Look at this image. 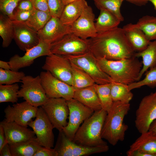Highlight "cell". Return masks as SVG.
Returning <instances> with one entry per match:
<instances>
[{"instance_id": "7c38bea8", "label": "cell", "mask_w": 156, "mask_h": 156, "mask_svg": "<svg viewBox=\"0 0 156 156\" xmlns=\"http://www.w3.org/2000/svg\"><path fill=\"white\" fill-rule=\"evenodd\" d=\"M39 75L48 98H63L66 100L73 98L75 90L72 86L57 79L48 71H42Z\"/></svg>"}, {"instance_id": "7bdbcfd3", "label": "cell", "mask_w": 156, "mask_h": 156, "mask_svg": "<svg viewBox=\"0 0 156 156\" xmlns=\"http://www.w3.org/2000/svg\"><path fill=\"white\" fill-rule=\"evenodd\" d=\"M34 8L49 13L48 0H30Z\"/></svg>"}, {"instance_id": "836d02e7", "label": "cell", "mask_w": 156, "mask_h": 156, "mask_svg": "<svg viewBox=\"0 0 156 156\" xmlns=\"http://www.w3.org/2000/svg\"><path fill=\"white\" fill-rule=\"evenodd\" d=\"M19 87L17 83L10 85H0V103H16L18 99Z\"/></svg>"}, {"instance_id": "3957f363", "label": "cell", "mask_w": 156, "mask_h": 156, "mask_svg": "<svg viewBox=\"0 0 156 156\" xmlns=\"http://www.w3.org/2000/svg\"><path fill=\"white\" fill-rule=\"evenodd\" d=\"M129 103L114 102L107 113L101 132V137L113 146L123 141L128 126L124 122L125 116L130 109Z\"/></svg>"}, {"instance_id": "d590c367", "label": "cell", "mask_w": 156, "mask_h": 156, "mask_svg": "<svg viewBox=\"0 0 156 156\" xmlns=\"http://www.w3.org/2000/svg\"><path fill=\"white\" fill-rule=\"evenodd\" d=\"M73 156H85L92 154L105 152L109 150L107 145L98 146H88L77 144L72 141Z\"/></svg>"}, {"instance_id": "ab89813d", "label": "cell", "mask_w": 156, "mask_h": 156, "mask_svg": "<svg viewBox=\"0 0 156 156\" xmlns=\"http://www.w3.org/2000/svg\"><path fill=\"white\" fill-rule=\"evenodd\" d=\"M48 3L51 16L59 18L65 6L62 0H48Z\"/></svg>"}, {"instance_id": "d6986e66", "label": "cell", "mask_w": 156, "mask_h": 156, "mask_svg": "<svg viewBox=\"0 0 156 156\" xmlns=\"http://www.w3.org/2000/svg\"><path fill=\"white\" fill-rule=\"evenodd\" d=\"M5 133L6 142L10 144L28 140L35 138L33 131L14 122L4 119L0 123Z\"/></svg>"}, {"instance_id": "f907efd6", "label": "cell", "mask_w": 156, "mask_h": 156, "mask_svg": "<svg viewBox=\"0 0 156 156\" xmlns=\"http://www.w3.org/2000/svg\"><path fill=\"white\" fill-rule=\"evenodd\" d=\"M148 130L156 133V119L151 124Z\"/></svg>"}, {"instance_id": "e0dca14e", "label": "cell", "mask_w": 156, "mask_h": 156, "mask_svg": "<svg viewBox=\"0 0 156 156\" xmlns=\"http://www.w3.org/2000/svg\"><path fill=\"white\" fill-rule=\"evenodd\" d=\"M13 22V39L20 49L26 51L38 44L40 38L37 31L30 27L25 22Z\"/></svg>"}, {"instance_id": "f6af8a7d", "label": "cell", "mask_w": 156, "mask_h": 156, "mask_svg": "<svg viewBox=\"0 0 156 156\" xmlns=\"http://www.w3.org/2000/svg\"><path fill=\"white\" fill-rule=\"evenodd\" d=\"M126 153L128 156H151L148 153L138 150H129Z\"/></svg>"}, {"instance_id": "7a4b0ae2", "label": "cell", "mask_w": 156, "mask_h": 156, "mask_svg": "<svg viewBox=\"0 0 156 156\" xmlns=\"http://www.w3.org/2000/svg\"><path fill=\"white\" fill-rule=\"evenodd\" d=\"M101 68L108 75L113 82L129 85L138 81L142 66V61L134 57L118 60H109L104 58L97 59Z\"/></svg>"}, {"instance_id": "5b68a950", "label": "cell", "mask_w": 156, "mask_h": 156, "mask_svg": "<svg viewBox=\"0 0 156 156\" xmlns=\"http://www.w3.org/2000/svg\"><path fill=\"white\" fill-rule=\"evenodd\" d=\"M63 56L86 72L96 83L103 84L113 82L111 77L101 68L97 59L90 51L78 55Z\"/></svg>"}, {"instance_id": "ee69618b", "label": "cell", "mask_w": 156, "mask_h": 156, "mask_svg": "<svg viewBox=\"0 0 156 156\" xmlns=\"http://www.w3.org/2000/svg\"><path fill=\"white\" fill-rule=\"evenodd\" d=\"M34 8L30 0H21L16 9L23 10L31 11Z\"/></svg>"}, {"instance_id": "8d00e7d4", "label": "cell", "mask_w": 156, "mask_h": 156, "mask_svg": "<svg viewBox=\"0 0 156 156\" xmlns=\"http://www.w3.org/2000/svg\"><path fill=\"white\" fill-rule=\"evenodd\" d=\"M145 73V77L143 79L128 85L130 90L139 88L145 86L151 88L156 87V67L149 69Z\"/></svg>"}, {"instance_id": "44dd1931", "label": "cell", "mask_w": 156, "mask_h": 156, "mask_svg": "<svg viewBox=\"0 0 156 156\" xmlns=\"http://www.w3.org/2000/svg\"><path fill=\"white\" fill-rule=\"evenodd\" d=\"M73 98L94 112L102 109L94 85L75 90Z\"/></svg>"}, {"instance_id": "277c9868", "label": "cell", "mask_w": 156, "mask_h": 156, "mask_svg": "<svg viewBox=\"0 0 156 156\" xmlns=\"http://www.w3.org/2000/svg\"><path fill=\"white\" fill-rule=\"evenodd\" d=\"M107 112L103 109L95 111L81 125L72 141L81 146H98L107 145L101 132Z\"/></svg>"}, {"instance_id": "8fae6325", "label": "cell", "mask_w": 156, "mask_h": 156, "mask_svg": "<svg viewBox=\"0 0 156 156\" xmlns=\"http://www.w3.org/2000/svg\"><path fill=\"white\" fill-rule=\"evenodd\" d=\"M66 101L63 98H49L41 106L54 128L59 131L68 124L69 110Z\"/></svg>"}, {"instance_id": "83f0119b", "label": "cell", "mask_w": 156, "mask_h": 156, "mask_svg": "<svg viewBox=\"0 0 156 156\" xmlns=\"http://www.w3.org/2000/svg\"><path fill=\"white\" fill-rule=\"evenodd\" d=\"M131 91L128 85L113 81L111 83V94L113 102L129 103L133 97Z\"/></svg>"}, {"instance_id": "ffe728a7", "label": "cell", "mask_w": 156, "mask_h": 156, "mask_svg": "<svg viewBox=\"0 0 156 156\" xmlns=\"http://www.w3.org/2000/svg\"><path fill=\"white\" fill-rule=\"evenodd\" d=\"M122 28L129 42L135 52L143 50L151 41L135 24L130 23Z\"/></svg>"}, {"instance_id": "4fadbf2b", "label": "cell", "mask_w": 156, "mask_h": 156, "mask_svg": "<svg viewBox=\"0 0 156 156\" xmlns=\"http://www.w3.org/2000/svg\"><path fill=\"white\" fill-rule=\"evenodd\" d=\"M42 68L59 80L72 85L71 64L64 56L53 53L47 56Z\"/></svg>"}, {"instance_id": "f35d334b", "label": "cell", "mask_w": 156, "mask_h": 156, "mask_svg": "<svg viewBox=\"0 0 156 156\" xmlns=\"http://www.w3.org/2000/svg\"><path fill=\"white\" fill-rule=\"evenodd\" d=\"M21 0H0V10L1 13L13 21L14 12Z\"/></svg>"}, {"instance_id": "60d3db41", "label": "cell", "mask_w": 156, "mask_h": 156, "mask_svg": "<svg viewBox=\"0 0 156 156\" xmlns=\"http://www.w3.org/2000/svg\"><path fill=\"white\" fill-rule=\"evenodd\" d=\"M32 10L25 11L16 9L14 12L13 21L25 22L30 17Z\"/></svg>"}, {"instance_id": "c3c4849f", "label": "cell", "mask_w": 156, "mask_h": 156, "mask_svg": "<svg viewBox=\"0 0 156 156\" xmlns=\"http://www.w3.org/2000/svg\"><path fill=\"white\" fill-rule=\"evenodd\" d=\"M131 3L138 6L145 5L148 2L147 0H125Z\"/></svg>"}, {"instance_id": "2e32d148", "label": "cell", "mask_w": 156, "mask_h": 156, "mask_svg": "<svg viewBox=\"0 0 156 156\" xmlns=\"http://www.w3.org/2000/svg\"><path fill=\"white\" fill-rule=\"evenodd\" d=\"M95 15L92 8L88 5L79 18L70 26L71 33L84 39L95 37Z\"/></svg>"}, {"instance_id": "74e56055", "label": "cell", "mask_w": 156, "mask_h": 156, "mask_svg": "<svg viewBox=\"0 0 156 156\" xmlns=\"http://www.w3.org/2000/svg\"><path fill=\"white\" fill-rule=\"evenodd\" d=\"M22 71L5 70L0 68V85H10L21 81L25 76Z\"/></svg>"}, {"instance_id": "cb8c5ba5", "label": "cell", "mask_w": 156, "mask_h": 156, "mask_svg": "<svg viewBox=\"0 0 156 156\" xmlns=\"http://www.w3.org/2000/svg\"><path fill=\"white\" fill-rule=\"evenodd\" d=\"M135 56L142 59V66L138 77V81L149 69L156 67V40L151 41L143 50L136 52Z\"/></svg>"}, {"instance_id": "603a6c76", "label": "cell", "mask_w": 156, "mask_h": 156, "mask_svg": "<svg viewBox=\"0 0 156 156\" xmlns=\"http://www.w3.org/2000/svg\"><path fill=\"white\" fill-rule=\"evenodd\" d=\"M88 5L86 0H81L65 5L59 19L64 25L70 26Z\"/></svg>"}, {"instance_id": "8992f818", "label": "cell", "mask_w": 156, "mask_h": 156, "mask_svg": "<svg viewBox=\"0 0 156 156\" xmlns=\"http://www.w3.org/2000/svg\"><path fill=\"white\" fill-rule=\"evenodd\" d=\"M21 88L18 92V97L23 99L31 105L41 106L48 99L42 85L40 75L33 77L25 75L22 79Z\"/></svg>"}, {"instance_id": "bcb514c9", "label": "cell", "mask_w": 156, "mask_h": 156, "mask_svg": "<svg viewBox=\"0 0 156 156\" xmlns=\"http://www.w3.org/2000/svg\"><path fill=\"white\" fill-rule=\"evenodd\" d=\"M0 156H12L9 144L6 143L1 150Z\"/></svg>"}, {"instance_id": "1f68e13d", "label": "cell", "mask_w": 156, "mask_h": 156, "mask_svg": "<svg viewBox=\"0 0 156 156\" xmlns=\"http://www.w3.org/2000/svg\"><path fill=\"white\" fill-rule=\"evenodd\" d=\"M111 83L103 84L94 85L101 105L102 109L107 113L113 104L111 94Z\"/></svg>"}, {"instance_id": "d4e9b609", "label": "cell", "mask_w": 156, "mask_h": 156, "mask_svg": "<svg viewBox=\"0 0 156 156\" xmlns=\"http://www.w3.org/2000/svg\"><path fill=\"white\" fill-rule=\"evenodd\" d=\"M99 10V15L95 23L97 33L107 31L118 27L121 21L115 15L105 9H101Z\"/></svg>"}, {"instance_id": "9a60e30c", "label": "cell", "mask_w": 156, "mask_h": 156, "mask_svg": "<svg viewBox=\"0 0 156 156\" xmlns=\"http://www.w3.org/2000/svg\"><path fill=\"white\" fill-rule=\"evenodd\" d=\"M38 107L34 106L26 101L8 105L5 109V120L14 122L22 126L27 127L29 122L36 118Z\"/></svg>"}, {"instance_id": "f1b7e54d", "label": "cell", "mask_w": 156, "mask_h": 156, "mask_svg": "<svg viewBox=\"0 0 156 156\" xmlns=\"http://www.w3.org/2000/svg\"><path fill=\"white\" fill-rule=\"evenodd\" d=\"M0 36L3 39L2 47H7L14 38L13 22L2 13L0 15Z\"/></svg>"}, {"instance_id": "d6a6232c", "label": "cell", "mask_w": 156, "mask_h": 156, "mask_svg": "<svg viewBox=\"0 0 156 156\" xmlns=\"http://www.w3.org/2000/svg\"><path fill=\"white\" fill-rule=\"evenodd\" d=\"M98 9H105L110 12L121 22L124 20L120 11L121 5L125 0H93Z\"/></svg>"}, {"instance_id": "9c48e42d", "label": "cell", "mask_w": 156, "mask_h": 156, "mask_svg": "<svg viewBox=\"0 0 156 156\" xmlns=\"http://www.w3.org/2000/svg\"><path fill=\"white\" fill-rule=\"evenodd\" d=\"M28 125L32 129L40 145L48 148L53 147L54 128L41 106L38 108L35 120L29 122Z\"/></svg>"}, {"instance_id": "484cf974", "label": "cell", "mask_w": 156, "mask_h": 156, "mask_svg": "<svg viewBox=\"0 0 156 156\" xmlns=\"http://www.w3.org/2000/svg\"><path fill=\"white\" fill-rule=\"evenodd\" d=\"M9 145L12 156H34L41 146L36 138Z\"/></svg>"}, {"instance_id": "30bf717a", "label": "cell", "mask_w": 156, "mask_h": 156, "mask_svg": "<svg viewBox=\"0 0 156 156\" xmlns=\"http://www.w3.org/2000/svg\"><path fill=\"white\" fill-rule=\"evenodd\" d=\"M156 119V91L144 96L135 113L136 128L140 133L148 131L152 122Z\"/></svg>"}, {"instance_id": "ac0fdd59", "label": "cell", "mask_w": 156, "mask_h": 156, "mask_svg": "<svg viewBox=\"0 0 156 156\" xmlns=\"http://www.w3.org/2000/svg\"><path fill=\"white\" fill-rule=\"evenodd\" d=\"M38 32L40 39L51 44L71 32L70 26L63 24L59 18L52 17Z\"/></svg>"}, {"instance_id": "e575fe53", "label": "cell", "mask_w": 156, "mask_h": 156, "mask_svg": "<svg viewBox=\"0 0 156 156\" xmlns=\"http://www.w3.org/2000/svg\"><path fill=\"white\" fill-rule=\"evenodd\" d=\"M54 148L57 153L58 156H73L72 141L66 137L62 130L59 131Z\"/></svg>"}, {"instance_id": "b9f144b4", "label": "cell", "mask_w": 156, "mask_h": 156, "mask_svg": "<svg viewBox=\"0 0 156 156\" xmlns=\"http://www.w3.org/2000/svg\"><path fill=\"white\" fill-rule=\"evenodd\" d=\"M34 156H58V155L54 148L40 146Z\"/></svg>"}, {"instance_id": "4dcf8cb0", "label": "cell", "mask_w": 156, "mask_h": 156, "mask_svg": "<svg viewBox=\"0 0 156 156\" xmlns=\"http://www.w3.org/2000/svg\"><path fill=\"white\" fill-rule=\"evenodd\" d=\"M52 17L49 12L34 8L30 17L25 23L30 27L38 32L45 25Z\"/></svg>"}, {"instance_id": "4316f807", "label": "cell", "mask_w": 156, "mask_h": 156, "mask_svg": "<svg viewBox=\"0 0 156 156\" xmlns=\"http://www.w3.org/2000/svg\"><path fill=\"white\" fill-rule=\"evenodd\" d=\"M72 86L75 90L92 86L96 83L86 72L71 62Z\"/></svg>"}, {"instance_id": "7402d4cb", "label": "cell", "mask_w": 156, "mask_h": 156, "mask_svg": "<svg viewBox=\"0 0 156 156\" xmlns=\"http://www.w3.org/2000/svg\"><path fill=\"white\" fill-rule=\"evenodd\" d=\"M141 134L129 150L140 151L156 156V133L148 130Z\"/></svg>"}, {"instance_id": "681fc988", "label": "cell", "mask_w": 156, "mask_h": 156, "mask_svg": "<svg viewBox=\"0 0 156 156\" xmlns=\"http://www.w3.org/2000/svg\"><path fill=\"white\" fill-rule=\"evenodd\" d=\"M0 68L5 70H11L8 62L2 60L0 61Z\"/></svg>"}, {"instance_id": "6da1fadb", "label": "cell", "mask_w": 156, "mask_h": 156, "mask_svg": "<svg viewBox=\"0 0 156 156\" xmlns=\"http://www.w3.org/2000/svg\"><path fill=\"white\" fill-rule=\"evenodd\" d=\"M88 40L90 51L97 59L116 60L135 57L136 52L122 28L118 27L98 33Z\"/></svg>"}, {"instance_id": "ba28073f", "label": "cell", "mask_w": 156, "mask_h": 156, "mask_svg": "<svg viewBox=\"0 0 156 156\" xmlns=\"http://www.w3.org/2000/svg\"><path fill=\"white\" fill-rule=\"evenodd\" d=\"M66 101L69 110L68 121L62 131L66 137L72 141L81 124L94 111L73 98Z\"/></svg>"}, {"instance_id": "7dc6e473", "label": "cell", "mask_w": 156, "mask_h": 156, "mask_svg": "<svg viewBox=\"0 0 156 156\" xmlns=\"http://www.w3.org/2000/svg\"><path fill=\"white\" fill-rule=\"evenodd\" d=\"M6 142L4 129L3 127L0 125V150Z\"/></svg>"}, {"instance_id": "52a82bcc", "label": "cell", "mask_w": 156, "mask_h": 156, "mask_svg": "<svg viewBox=\"0 0 156 156\" xmlns=\"http://www.w3.org/2000/svg\"><path fill=\"white\" fill-rule=\"evenodd\" d=\"M50 50L53 54L62 56L84 53L90 51L88 40L82 39L70 33L51 44Z\"/></svg>"}, {"instance_id": "5bb4252c", "label": "cell", "mask_w": 156, "mask_h": 156, "mask_svg": "<svg viewBox=\"0 0 156 156\" xmlns=\"http://www.w3.org/2000/svg\"><path fill=\"white\" fill-rule=\"evenodd\" d=\"M51 44L40 39L38 44L26 51L24 55L21 56L15 54L8 62L11 70L18 71L21 68L30 66L36 58L51 55L52 53L50 50Z\"/></svg>"}, {"instance_id": "816d5d0a", "label": "cell", "mask_w": 156, "mask_h": 156, "mask_svg": "<svg viewBox=\"0 0 156 156\" xmlns=\"http://www.w3.org/2000/svg\"><path fill=\"white\" fill-rule=\"evenodd\" d=\"M81 0H62L65 5L69 3Z\"/></svg>"}, {"instance_id": "f546056e", "label": "cell", "mask_w": 156, "mask_h": 156, "mask_svg": "<svg viewBox=\"0 0 156 156\" xmlns=\"http://www.w3.org/2000/svg\"><path fill=\"white\" fill-rule=\"evenodd\" d=\"M135 24L149 41L156 40V17L148 15L144 16Z\"/></svg>"}, {"instance_id": "f5cc1de1", "label": "cell", "mask_w": 156, "mask_h": 156, "mask_svg": "<svg viewBox=\"0 0 156 156\" xmlns=\"http://www.w3.org/2000/svg\"><path fill=\"white\" fill-rule=\"evenodd\" d=\"M148 1L151 2L155 8L156 10V0H147Z\"/></svg>"}]
</instances>
